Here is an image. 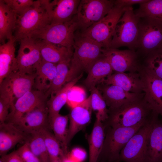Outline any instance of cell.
Returning <instances> with one entry per match:
<instances>
[{"instance_id":"obj_1","label":"cell","mask_w":162,"mask_h":162,"mask_svg":"<svg viewBox=\"0 0 162 162\" xmlns=\"http://www.w3.org/2000/svg\"><path fill=\"white\" fill-rule=\"evenodd\" d=\"M73 48L67 82L79 76L82 71L88 73L93 64L103 55L101 45L79 34L75 35Z\"/></svg>"},{"instance_id":"obj_2","label":"cell","mask_w":162,"mask_h":162,"mask_svg":"<svg viewBox=\"0 0 162 162\" xmlns=\"http://www.w3.org/2000/svg\"><path fill=\"white\" fill-rule=\"evenodd\" d=\"M143 97L109 111L108 119L111 127H131L146 122L151 117L152 112Z\"/></svg>"},{"instance_id":"obj_3","label":"cell","mask_w":162,"mask_h":162,"mask_svg":"<svg viewBox=\"0 0 162 162\" xmlns=\"http://www.w3.org/2000/svg\"><path fill=\"white\" fill-rule=\"evenodd\" d=\"M50 24V20L43 0L34 3L24 12L17 15L14 37L16 41L28 37L33 32Z\"/></svg>"},{"instance_id":"obj_4","label":"cell","mask_w":162,"mask_h":162,"mask_svg":"<svg viewBox=\"0 0 162 162\" xmlns=\"http://www.w3.org/2000/svg\"><path fill=\"white\" fill-rule=\"evenodd\" d=\"M140 19L135 14L132 6L127 7L116 24L109 48L126 46L136 51Z\"/></svg>"},{"instance_id":"obj_5","label":"cell","mask_w":162,"mask_h":162,"mask_svg":"<svg viewBox=\"0 0 162 162\" xmlns=\"http://www.w3.org/2000/svg\"><path fill=\"white\" fill-rule=\"evenodd\" d=\"M127 8L114 4L104 17L86 30L81 31L79 34L99 44L103 48H109L116 24Z\"/></svg>"},{"instance_id":"obj_6","label":"cell","mask_w":162,"mask_h":162,"mask_svg":"<svg viewBox=\"0 0 162 162\" xmlns=\"http://www.w3.org/2000/svg\"><path fill=\"white\" fill-rule=\"evenodd\" d=\"M78 28L76 15L68 22L50 24L43 28L34 31L28 37L72 49L74 42L75 32Z\"/></svg>"},{"instance_id":"obj_7","label":"cell","mask_w":162,"mask_h":162,"mask_svg":"<svg viewBox=\"0 0 162 162\" xmlns=\"http://www.w3.org/2000/svg\"><path fill=\"white\" fill-rule=\"evenodd\" d=\"M136 52L141 59L151 52L162 47V22L148 18H140Z\"/></svg>"},{"instance_id":"obj_8","label":"cell","mask_w":162,"mask_h":162,"mask_svg":"<svg viewBox=\"0 0 162 162\" xmlns=\"http://www.w3.org/2000/svg\"><path fill=\"white\" fill-rule=\"evenodd\" d=\"M146 123L131 127H111L105 135L99 157L103 156L110 162L119 160L122 149Z\"/></svg>"},{"instance_id":"obj_9","label":"cell","mask_w":162,"mask_h":162,"mask_svg":"<svg viewBox=\"0 0 162 162\" xmlns=\"http://www.w3.org/2000/svg\"><path fill=\"white\" fill-rule=\"evenodd\" d=\"M35 74L13 72L0 83V98L8 100L11 107L16 100L34 87Z\"/></svg>"},{"instance_id":"obj_10","label":"cell","mask_w":162,"mask_h":162,"mask_svg":"<svg viewBox=\"0 0 162 162\" xmlns=\"http://www.w3.org/2000/svg\"><path fill=\"white\" fill-rule=\"evenodd\" d=\"M113 0H81L76 16L81 31L98 22L110 11L114 5Z\"/></svg>"},{"instance_id":"obj_11","label":"cell","mask_w":162,"mask_h":162,"mask_svg":"<svg viewBox=\"0 0 162 162\" xmlns=\"http://www.w3.org/2000/svg\"><path fill=\"white\" fill-rule=\"evenodd\" d=\"M152 115L122 149L119 160L124 162H146V141L152 123Z\"/></svg>"},{"instance_id":"obj_12","label":"cell","mask_w":162,"mask_h":162,"mask_svg":"<svg viewBox=\"0 0 162 162\" xmlns=\"http://www.w3.org/2000/svg\"><path fill=\"white\" fill-rule=\"evenodd\" d=\"M102 53L115 72H139L141 69V58L135 50L103 48Z\"/></svg>"},{"instance_id":"obj_13","label":"cell","mask_w":162,"mask_h":162,"mask_svg":"<svg viewBox=\"0 0 162 162\" xmlns=\"http://www.w3.org/2000/svg\"><path fill=\"white\" fill-rule=\"evenodd\" d=\"M20 42L16 56L17 70L24 74H35L37 67L42 60L36 40L28 37Z\"/></svg>"},{"instance_id":"obj_14","label":"cell","mask_w":162,"mask_h":162,"mask_svg":"<svg viewBox=\"0 0 162 162\" xmlns=\"http://www.w3.org/2000/svg\"><path fill=\"white\" fill-rule=\"evenodd\" d=\"M139 72L143 84L144 100L153 113L162 116V80L142 67Z\"/></svg>"},{"instance_id":"obj_15","label":"cell","mask_w":162,"mask_h":162,"mask_svg":"<svg viewBox=\"0 0 162 162\" xmlns=\"http://www.w3.org/2000/svg\"><path fill=\"white\" fill-rule=\"evenodd\" d=\"M47 98L45 93L37 90L27 92L10 107L5 122L14 124L26 113L46 102Z\"/></svg>"},{"instance_id":"obj_16","label":"cell","mask_w":162,"mask_h":162,"mask_svg":"<svg viewBox=\"0 0 162 162\" xmlns=\"http://www.w3.org/2000/svg\"><path fill=\"white\" fill-rule=\"evenodd\" d=\"M48 124H49V113L46 102L26 113L13 124L29 135L42 128H47Z\"/></svg>"},{"instance_id":"obj_17","label":"cell","mask_w":162,"mask_h":162,"mask_svg":"<svg viewBox=\"0 0 162 162\" xmlns=\"http://www.w3.org/2000/svg\"><path fill=\"white\" fill-rule=\"evenodd\" d=\"M80 0H43L51 24L71 20L77 14Z\"/></svg>"},{"instance_id":"obj_18","label":"cell","mask_w":162,"mask_h":162,"mask_svg":"<svg viewBox=\"0 0 162 162\" xmlns=\"http://www.w3.org/2000/svg\"><path fill=\"white\" fill-rule=\"evenodd\" d=\"M92 110L91 95L82 102L71 108L68 115V145L74 136L90 122Z\"/></svg>"},{"instance_id":"obj_19","label":"cell","mask_w":162,"mask_h":162,"mask_svg":"<svg viewBox=\"0 0 162 162\" xmlns=\"http://www.w3.org/2000/svg\"><path fill=\"white\" fill-rule=\"evenodd\" d=\"M100 92L109 111L115 110L124 104L143 96L144 93L136 94L127 92L113 85L101 83L97 87Z\"/></svg>"},{"instance_id":"obj_20","label":"cell","mask_w":162,"mask_h":162,"mask_svg":"<svg viewBox=\"0 0 162 162\" xmlns=\"http://www.w3.org/2000/svg\"><path fill=\"white\" fill-rule=\"evenodd\" d=\"M153 113L152 126L147 138L146 162H162V123Z\"/></svg>"},{"instance_id":"obj_21","label":"cell","mask_w":162,"mask_h":162,"mask_svg":"<svg viewBox=\"0 0 162 162\" xmlns=\"http://www.w3.org/2000/svg\"><path fill=\"white\" fill-rule=\"evenodd\" d=\"M101 83L116 85L131 93H143V83L139 72H115L103 80Z\"/></svg>"},{"instance_id":"obj_22","label":"cell","mask_w":162,"mask_h":162,"mask_svg":"<svg viewBox=\"0 0 162 162\" xmlns=\"http://www.w3.org/2000/svg\"><path fill=\"white\" fill-rule=\"evenodd\" d=\"M35 40L43 60L56 64L61 62L71 60L73 53L72 49L42 40Z\"/></svg>"},{"instance_id":"obj_23","label":"cell","mask_w":162,"mask_h":162,"mask_svg":"<svg viewBox=\"0 0 162 162\" xmlns=\"http://www.w3.org/2000/svg\"><path fill=\"white\" fill-rule=\"evenodd\" d=\"M28 136L12 123L5 122L0 124V155L6 154L18 143L27 141Z\"/></svg>"},{"instance_id":"obj_24","label":"cell","mask_w":162,"mask_h":162,"mask_svg":"<svg viewBox=\"0 0 162 162\" xmlns=\"http://www.w3.org/2000/svg\"><path fill=\"white\" fill-rule=\"evenodd\" d=\"M14 37L0 45V83L12 72L18 70Z\"/></svg>"},{"instance_id":"obj_25","label":"cell","mask_w":162,"mask_h":162,"mask_svg":"<svg viewBox=\"0 0 162 162\" xmlns=\"http://www.w3.org/2000/svg\"><path fill=\"white\" fill-rule=\"evenodd\" d=\"M113 72L108 60L103 54L90 69L84 80V84L89 90L96 87L103 80L113 73Z\"/></svg>"},{"instance_id":"obj_26","label":"cell","mask_w":162,"mask_h":162,"mask_svg":"<svg viewBox=\"0 0 162 162\" xmlns=\"http://www.w3.org/2000/svg\"><path fill=\"white\" fill-rule=\"evenodd\" d=\"M17 15L5 2L0 0V41L5 43L14 37L16 26Z\"/></svg>"},{"instance_id":"obj_27","label":"cell","mask_w":162,"mask_h":162,"mask_svg":"<svg viewBox=\"0 0 162 162\" xmlns=\"http://www.w3.org/2000/svg\"><path fill=\"white\" fill-rule=\"evenodd\" d=\"M56 64L42 60L35 73L34 87L45 93L50 88L56 73Z\"/></svg>"},{"instance_id":"obj_28","label":"cell","mask_w":162,"mask_h":162,"mask_svg":"<svg viewBox=\"0 0 162 162\" xmlns=\"http://www.w3.org/2000/svg\"><path fill=\"white\" fill-rule=\"evenodd\" d=\"M82 76V73L79 76L66 83L55 94L50 96V99L46 101L49 113V121L51 118L59 114L61 109L67 103L69 90L74 86Z\"/></svg>"},{"instance_id":"obj_29","label":"cell","mask_w":162,"mask_h":162,"mask_svg":"<svg viewBox=\"0 0 162 162\" xmlns=\"http://www.w3.org/2000/svg\"><path fill=\"white\" fill-rule=\"evenodd\" d=\"M103 122L96 118L92 131L88 137V162H98L105 135Z\"/></svg>"},{"instance_id":"obj_30","label":"cell","mask_w":162,"mask_h":162,"mask_svg":"<svg viewBox=\"0 0 162 162\" xmlns=\"http://www.w3.org/2000/svg\"><path fill=\"white\" fill-rule=\"evenodd\" d=\"M68 115L60 114L49 120V124L53 134L60 143L65 154H68L67 138L68 134Z\"/></svg>"},{"instance_id":"obj_31","label":"cell","mask_w":162,"mask_h":162,"mask_svg":"<svg viewBox=\"0 0 162 162\" xmlns=\"http://www.w3.org/2000/svg\"><path fill=\"white\" fill-rule=\"evenodd\" d=\"M141 66L162 80V47L151 52L142 58Z\"/></svg>"},{"instance_id":"obj_32","label":"cell","mask_w":162,"mask_h":162,"mask_svg":"<svg viewBox=\"0 0 162 162\" xmlns=\"http://www.w3.org/2000/svg\"><path fill=\"white\" fill-rule=\"evenodd\" d=\"M134 12L139 17H148L162 22V0H148Z\"/></svg>"},{"instance_id":"obj_33","label":"cell","mask_w":162,"mask_h":162,"mask_svg":"<svg viewBox=\"0 0 162 162\" xmlns=\"http://www.w3.org/2000/svg\"><path fill=\"white\" fill-rule=\"evenodd\" d=\"M70 61L61 62L56 64V75L45 93L47 97L55 94L67 83Z\"/></svg>"},{"instance_id":"obj_34","label":"cell","mask_w":162,"mask_h":162,"mask_svg":"<svg viewBox=\"0 0 162 162\" xmlns=\"http://www.w3.org/2000/svg\"><path fill=\"white\" fill-rule=\"evenodd\" d=\"M39 131L43 138L50 159H62L67 155L65 154L59 142L47 128H42Z\"/></svg>"},{"instance_id":"obj_35","label":"cell","mask_w":162,"mask_h":162,"mask_svg":"<svg viewBox=\"0 0 162 162\" xmlns=\"http://www.w3.org/2000/svg\"><path fill=\"white\" fill-rule=\"evenodd\" d=\"M26 142L31 151L40 162H50L43 138L39 131L30 135Z\"/></svg>"},{"instance_id":"obj_36","label":"cell","mask_w":162,"mask_h":162,"mask_svg":"<svg viewBox=\"0 0 162 162\" xmlns=\"http://www.w3.org/2000/svg\"><path fill=\"white\" fill-rule=\"evenodd\" d=\"M89 90L91 92L92 108L96 112V118L103 122L107 120L109 117V110L106 102L101 92L96 87Z\"/></svg>"},{"instance_id":"obj_37","label":"cell","mask_w":162,"mask_h":162,"mask_svg":"<svg viewBox=\"0 0 162 162\" xmlns=\"http://www.w3.org/2000/svg\"><path fill=\"white\" fill-rule=\"evenodd\" d=\"M86 98L84 90L81 88L74 86L68 92L67 103L72 108L82 102Z\"/></svg>"},{"instance_id":"obj_38","label":"cell","mask_w":162,"mask_h":162,"mask_svg":"<svg viewBox=\"0 0 162 162\" xmlns=\"http://www.w3.org/2000/svg\"><path fill=\"white\" fill-rule=\"evenodd\" d=\"M17 15H20L31 6L35 1L32 0H4Z\"/></svg>"},{"instance_id":"obj_39","label":"cell","mask_w":162,"mask_h":162,"mask_svg":"<svg viewBox=\"0 0 162 162\" xmlns=\"http://www.w3.org/2000/svg\"><path fill=\"white\" fill-rule=\"evenodd\" d=\"M16 151L24 162H40L31 150L27 142Z\"/></svg>"},{"instance_id":"obj_40","label":"cell","mask_w":162,"mask_h":162,"mask_svg":"<svg viewBox=\"0 0 162 162\" xmlns=\"http://www.w3.org/2000/svg\"><path fill=\"white\" fill-rule=\"evenodd\" d=\"M67 156L75 162H83L87 157V153L83 148L76 147L73 148Z\"/></svg>"},{"instance_id":"obj_41","label":"cell","mask_w":162,"mask_h":162,"mask_svg":"<svg viewBox=\"0 0 162 162\" xmlns=\"http://www.w3.org/2000/svg\"><path fill=\"white\" fill-rule=\"evenodd\" d=\"M10 105L7 100L0 98V123L5 122L9 114L8 110Z\"/></svg>"},{"instance_id":"obj_42","label":"cell","mask_w":162,"mask_h":162,"mask_svg":"<svg viewBox=\"0 0 162 162\" xmlns=\"http://www.w3.org/2000/svg\"><path fill=\"white\" fill-rule=\"evenodd\" d=\"M1 157L0 160L2 162H24L16 150Z\"/></svg>"},{"instance_id":"obj_43","label":"cell","mask_w":162,"mask_h":162,"mask_svg":"<svg viewBox=\"0 0 162 162\" xmlns=\"http://www.w3.org/2000/svg\"><path fill=\"white\" fill-rule=\"evenodd\" d=\"M148 0H116L114 4L121 7H132L133 5L139 4L147 2Z\"/></svg>"},{"instance_id":"obj_44","label":"cell","mask_w":162,"mask_h":162,"mask_svg":"<svg viewBox=\"0 0 162 162\" xmlns=\"http://www.w3.org/2000/svg\"><path fill=\"white\" fill-rule=\"evenodd\" d=\"M62 162H75L67 156H64L61 159Z\"/></svg>"},{"instance_id":"obj_45","label":"cell","mask_w":162,"mask_h":162,"mask_svg":"<svg viewBox=\"0 0 162 162\" xmlns=\"http://www.w3.org/2000/svg\"><path fill=\"white\" fill-rule=\"evenodd\" d=\"M50 162H62L61 158L50 159Z\"/></svg>"},{"instance_id":"obj_46","label":"cell","mask_w":162,"mask_h":162,"mask_svg":"<svg viewBox=\"0 0 162 162\" xmlns=\"http://www.w3.org/2000/svg\"><path fill=\"white\" fill-rule=\"evenodd\" d=\"M0 162H2L1 160H0Z\"/></svg>"}]
</instances>
